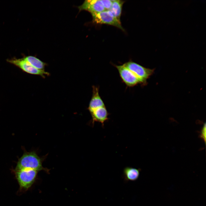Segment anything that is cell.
Instances as JSON below:
<instances>
[{"instance_id": "6", "label": "cell", "mask_w": 206, "mask_h": 206, "mask_svg": "<svg viewBox=\"0 0 206 206\" xmlns=\"http://www.w3.org/2000/svg\"><path fill=\"white\" fill-rule=\"evenodd\" d=\"M113 66L117 69L122 82L127 87H133L141 82L138 78L129 70L123 65Z\"/></svg>"}, {"instance_id": "11", "label": "cell", "mask_w": 206, "mask_h": 206, "mask_svg": "<svg viewBox=\"0 0 206 206\" xmlns=\"http://www.w3.org/2000/svg\"><path fill=\"white\" fill-rule=\"evenodd\" d=\"M125 1L120 0H113L112 3L109 10L118 20L120 21L123 5Z\"/></svg>"}, {"instance_id": "2", "label": "cell", "mask_w": 206, "mask_h": 206, "mask_svg": "<svg viewBox=\"0 0 206 206\" xmlns=\"http://www.w3.org/2000/svg\"><path fill=\"white\" fill-rule=\"evenodd\" d=\"M14 171L20 189L25 191L28 189L33 183L37 173V171L31 169L14 170Z\"/></svg>"}, {"instance_id": "9", "label": "cell", "mask_w": 206, "mask_h": 206, "mask_svg": "<svg viewBox=\"0 0 206 206\" xmlns=\"http://www.w3.org/2000/svg\"><path fill=\"white\" fill-rule=\"evenodd\" d=\"M93 124L95 122L100 123L104 126L105 122L108 119L109 114L105 106L98 108L90 112Z\"/></svg>"}, {"instance_id": "4", "label": "cell", "mask_w": 206, "mask_h": 206, "mask_svg": "<svg viewBox=\"0 0 206 206\" xmlns=\"http://www.w3.org/2000/svg\"><path fill=\"white\" fill-rule=\"evenodd\" d=\"M93 22L96 24H105L115 27L124 31L120 21L118 20L109 10L91 13Z\"/></svg>"}, {"instance_id": "13", "label": "cell", "mask_w": 206, "mask_h": 206, "mask_svg": "<svg viewBox=\"0 0 206 206\" xmlns=\"http://www.w3.org/2000/svg\"><path fill=\"white\" fill-rule=\"evenodd\" d=\"M100 1L105 10H110L112 3L113 0H100Z\"/></svg>"}, {"instance_id": "1", "label": "cell", "mask_w": 206, "mask_h": 206, "mask_svg": "<svg viewBox=\"0 0 206 206\" xmlns=\"http://www.w3.org/2000/svg\"><path fill=\"white\" fill-rule=\"evenodd\" d=\"M43 169L41 159L33 151L25 152L19 159L14 171L31 169L38 171Z\"/></svg>"}, {"instance_id": "8", "label": "cell", "mask_w": 206, "mask_h": 206, "mask_svg": "<svg viewBox=\"0 0 206 206\" xmlns=\"http://www.w3.org/2000/svg\"><path fill=\"white\" fill-rule=\"evenodd\" d=\"M104 106V103L99 94V87L93 86L92 95L88 108V110L90 113L98 108Z\"/></svg>"}, {"instance_id": "5", "label": "cell", "mask_w": 206, "mask_h": 206, "mask_svg": "<svg viewBox=\"0 0 206 206\" xmlns=\"http://www.w3.org/2000/svg\"><path fill=\"white\" fill-rule=\"evenodd\" d=\"M7 61L28 74L39 75L43 78L45 77V75L49 74L44 70H40L33 67L23 58L18 59L14 58L7 59Z\"/></svg>"}, {"instance_id": "10", "label": "cell", "mask_w": 206, "mask_h": 206, "mask_svg": "<svg viewBox=\"0 0 206 206\" xmlns=\"http://www.w3.org/2000/svg\"><path fill=\"white\" fill-rule=\"evenodd\" d=\"M141 169L131 167H126L124 169L123 177L124 181H135L139 177Z\"/></svg>"}, {"instance_id": "12", "label": "cell", "mask_w": 206, "mask_h": 206, "mask_svg": "<svg viewBox=\"0 0 206 206\" xmlns=\"http://www.w3.org/2000/svg\"><path fill=\"white\" fill-rule=\"evenodd\" d=\"M24 60L35 68L41 70H44L46 64L37 58L29 56L23 58Z\"/></svg>"}, {"instance_id": "7", "label": "cell", "mask_w": 206, "mask_h": 206, "mask_svg": "<svg viewBox=\"0 0 206 206\" xmlns=\"http://www.w3.org/2000/svg\"><path fill=\"white\" fill-rule=\"evenodd\" d=\"M78 8L80 11L86 10L91 14L106 10L100 0H85L81 5L78 6Z\"/></svg>"}, {"instance_id": "14", "label": "cell", "mask_w": 206, "mask_h": 206, "mask_svg": "<svg viewBox=\"0 0 206 206\" xmlns=\"http://www.w3.org/2000/svg\"><path fill=\"white\" fill-rule=\"evenodd\" d=\"M201 137L204 140L205 142L206 139V124L205 123L202 129L201 133L200 135Z\"/></svg>"}, {"instance_id": "3", "label": "cell", "mask_w": 206, "mask_h": 206, "mask_svg": "<svg viewBox=\"0 0 206 206\" xmlns=\"http://www.w3.org/2000/svg\"><path fill=\"white\" fill-rule=\"evenodd\" d=\"M139 80L141 84H146L147 80L153 74L154 69L145 68L131 60L122 64Z\"/></svg>"}]
</instances>
